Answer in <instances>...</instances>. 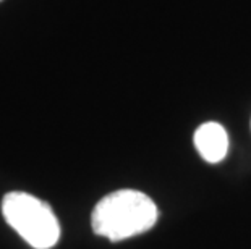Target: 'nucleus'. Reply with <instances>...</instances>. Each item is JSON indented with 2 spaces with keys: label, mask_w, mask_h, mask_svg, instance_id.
<instances>
[{
  "label": "nucleus",
  "mask_w": 251,
  "mask_h": 249,
  "mask_svg": "<svg viewBox=\"0 0 251 249\" xmlns=\"http://www.w3.org/2000/svg\"><path fill=\"white\" fill-rule=\"evenodd\" d=\"M195 146L206 162H221L228 151V136L226 128L216 121L201 125L195 133Z\"/></svg>",
  "instance_id": "nucleus-3"
},
{
  "label": "nucleus",
  "mask_w": 251,
  "mask_h": 249,
  "mask_svg": "<svg viewBox=\"0 0 251 249\" xmlns=\"http://www.w3.org/2000/svg\"><path fill=\"white\" fill-rule=\"evenodd\" d=\"M0 2H2V0H0Z\"/></svg>",
  "instance_id": "nucleus-4"
},
{
  "label": "nucleus",
  "mask_w": 251,
  "mask_h": 249,
  "mask_svg": "<svg viewBox=\"0 0 251 249\" xmlns=\"http://www.w3.org/2000/svg\"><path fill=\"white\" fill-rule=\"evenodd\" d=\"M2 214L7 224L34 249H49L60 238V225L50 205L28 193L3 196Z\"/></svg>",
  "instance_id": "nucleus-2"
},
{
  "label": "nucleus",
  "mask_w": 251,
  "mask_h": 249,
  "mask_svg": "<svg viewBox=\"0 0 251 249\" xmlns=\"http://www.w3.org/2000/svg\"><path fill=\"white\" fill-rule=\"evenodd\" d=\"M157 215V207L149 196L136 189H120L96 204L91 225L96 235L115 243L152 228Z\"/></svg>",
  "instance_id": "nucleus-1"
}]
</instances>
